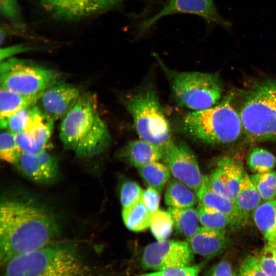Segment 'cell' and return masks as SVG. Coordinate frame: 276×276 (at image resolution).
I'll return each mask as SVG.
<instances>
[{"label":"cell","instance_id":"cell-6","mask_svg":"<svg viewBox=\"0 0 276 276\" xmlns=\"http://www.w3.org/2000/svg\"><path fill=\"white\" fill-rule=\"evenodd\" d=\"M121 100L141 139L163 148L172 140L170 124L151 86L123 96Z\"/></svg>","mask_w":276,"mask_h":276},{"label":"cell","instance_id":"cell-12","mask_svg":"<svg viewBox=\"0 0 276 276\" xmlns=\"http://www.w3.org/2000/svg\"><path fill=\"white\" fill-rule=\"evenodd\" d=\"M125 0H40L44 9L54 17L76 20L105 12Z\"/></svg>","mask_w":276,"mask_h":276},{"label":"cell","instance_id":"cell-18","mask_svg":"<svg viewBox=\"0 0 276 276\" xmlns=\"http://www.w3.org/2000/svg\"><path fill=\"white\" fill-rule=\"evenodd\" d=\"M118 155L130 165L141 168L163 158L164 148L141 139L128 143Z\"/></svg>","mask_w":276,"mask_h":276},{"label":"cell","instance_id":"cell-16","mask_svg":"<svg viewBox=\"0 0 276 276\" xmlns=\"http://www.w3.org/2000/svg\"><path fill=\"white\" fill-rule=\"evenodd\" d=\"M15 165L25 176L41 183L53 181L58 173L57 160L45 150L37 154L22 153Z\"/></svg>","mask_w":276,"mask_h":276},{"label":"cell","instance_id":"cell-35","mask_svg":"<svg viewBox=\"0 0 276 276\" xmlns=\"http://www.w3.org/2000/svg\"><path fill=\"white\" fill-rule=\"evenodd\" d=\"M203 263L183 267H175L143 274L139 276H198Z\"/></svg>","mask_w":276,"mask_h":276},{"label":"cell","instance_id":"cell-11","mask_svg":"<svg viewBox=\"0 0 276 276\" xmlns=\"http://www.w3.org/2000/svg\"><path fill=\"white\" fill-rule=\"evenodd\" d=\"M163 158L175 179L196 192L198 190L203 176L195 154L186 143L171 140L164 147Z\"/></svg>","mask_w":276,"mask_h":276},{"label":"cell","instance_id":"cell-17","mask_svg":"<svg viewBox=\"0 0 276 276\" xmlns=\"http://www.w3.org/2000/svg\"><path fill=\"white\" fill-rule=\"evenodd\" d=\"M194 253L204 258H214L228 246L230 239L226 231L199 227L196 233L188 239Z\"/></svg>","mask_w":276,"mask_h":276},{"label":"cell","instance_id":"cell-10","mask_svg":"<svg viewBox=\"0 0 276 276\" xmlns=\"http://www.w3.org/2000/svg\"><path fill=\"white\" fill-rule=\"evenodd\" d=\"M190 14L201 17L209 23L229 30L231 24L219 13L214 0H166L155 14L142 21L137 27L139 34H144L158 21L170 15Z\"/></svg>","mask_w":276,"mask_h":276},{"label":"cell","instance_id":"cell-34","mask_svg":"<svg viewBox=\"0 0 276 276\" xmlns=\"http://www.w3.org/2000/svg\"><path fill=\"white\" fill-rule=\"evenodd\" d=\"M34 105L20 109L9 117L7 120L6 129L14 134L22 131L29 121Z\"/></svg>","mask_w":276,"mask_h":276},{"label":"cell","instance_id":"cell-26","mask_svg":"<svg viewBox=\"0 0 276 276\" xmlns=\"http://www.w3.org/2000/svg\"><path fill=\"white\" fill-rule=\"evenodd\" d=\"M151 215L141 200L129 208L123 209L122 212L125 225L135 232H142L149 227Z\"/></svg>","mask_w":276,"mask_h":276},{"label":"cell","instance_id":"cell-36","mask_svg":"<svg viewBox=\"0 0 276 276\" xmlns=\"http://www.w3.org/2000/svg\"><path fill=\"white\" fill-rule=\"evenodd\" d=\"M239 271L241 276H267L260 265L257 255L246 256L240 265Z\"/></svg>","mask_w":276,"mask_h":276},{"label":"cell","instance_id":"cell-39","mask_svg":"<svg viewBox=\"0 0 276 276\" xmlns=\"http://www.w3.org/2000/svg\"><path fill=\"white\" fill-rule=\"evenodd\" d=\"M234 274L230 262L222 259L213 266L206 276H233Z\"/></svg>","mask_w":276,"mask_h":276},{"label":"cell","instance_id":"cell-41","mask_svg":"<svg viewBox=\"0 0 276 276\" xmlns=\"http://www.w3.org/2000/svg\"><path fill=\"white\" fill-rule=\"evenodd\" d=\"M233 276H241V275H240V274H237L236 273H234Z\"/></svg>","mask_w":276,"mask_h":276},{"label":"cell","instance_id":"cell-20","mask_svg":"<svg viewBox=\"0 0 276 276\" xmlns=\"http://www.w3.org/2000/svg\"><path fill=\"white\" fill-rule=\"evenodd\" d=\"M42 93L35 95L20 94L2 86L0 89V125L5 129L8 118L20 109L34 105Z\"/></svg>","mask_w":276,"mask_h":276},{"label":"cell","instance_id":"cell-21","mask_svg":"<svg viewBox=\"0 0 276 276\" xmlns=\"http://www.w3.org/2000/svg\"><path fill=\"white\" fill-rule=\"evenodd\" d=\"M262 198L251 182L248 174L244 171L234 200L246 224L254 212L261 204Z\"/></svg>","mask_w":276,"mask_h":276},{"label":"cell","instance_id":"cell-30","mask_svg":"<svg viewBox=\"0 0 276 276\" xmlns=\"http://www.w3.org/2000/svg\"><path fill=\"white\" fill-rule=\"evenodd\" d=\"M262 200L269 201L276 199V172L257 173L249 176Z\"/></svg>","mask_w":276,"mask_h":276},{"label":"cell","instance_id":"cell-2","mask_svg":"<svg viewBox=\"0 0 276 276\" xmlns=\"http://www.w3.org/2000/svg\"><path fill=\"white\" fill-rule=\"evenodd\" d=\"M71 243L49 244L21 254L4 266L1 276H101Z\"/></svg>","mask_w":276,"mask_h":276},{"label":"cell","instance_id":"cell-24","mask_svg":"<svg viewBox=\"0 0 276 276\" xmlns=\"http://www.w3.org/2000/svg\"><path fill=\"white\" fill-rule=\"evenodd\" d=\"M168 211L172 217L174 227L182 236L189 239L199 229V221L197 209L193 207L184 209L169 207Z\"/></svg>","mask_w":276,"mask_h":276},{"label":"cell","instance_id":"cell-23","mask_svg":"<svg viewBox=\"0 0 276 276\" xmlns=\"http://www.w3.org/2000/svg\"><path fill=\"white\" fill-rule=\"evenodd\" d=\"M191 189L181 181L172 179L168 182L165 201L170 208L184 209L193 207L198 199Z\"/></svg>","mask_w":276,"mask_h":276},{"label":"cell","instance_id":"cell-7","mask_svg":"<svg viewBox=\"0 0 276 276\" xmlns=\"http://www.w3.org/2000/svg\"><path fill=\"white\" fill-rule=\"evenodd\" d=\"M170 83L176 102L192 111L205 109L216 105L222 94L220 79L216 73L178 72L167 68L155 54Z\"/></svg>","mask_w":276,"mask_h":276},{"label":"cell","instance_id":"cell-27","mask_svg":"<svg viewBox=\"0 0 276 276\" xmlns=\"http://www.w3.org/2000/svg\"><path fill=\"white\" fill-rule=\"evenodd\" d=\"M139 172L142 179L149 187L159 192L163 190L170 176V171L167 165L158 162L139 168Z\"/></svg>","mask_w":276,"mask_h":276},{"label":"cell","instance_id":"cell-5","mask_svg":"<svg viewBox=\"0 0 276 276\" xmlns=\"http://www.w3.org/2000/svg\"><path fill=\"white\" fill-rule=\"evenodd\" d=\"M239 115L248 141L276 142V81L266 80L253 86Z\"/></svg>","mask_w":276,"mask_h":276},{"label":"cell","instance_id":"cell-19","mask_svg":"<svg viewBox=\"0 0 276 276\" xmlns=\"http://www.w3.org/2000/svg\"><path fill=\"white\" fill-rule=\"evenodd\" d=\"M196 195L200 204L228 216L239 227L246 224L235 202L212 191L206 185L204 179L201 187L196 192Z\"/></svg>","mask_w":276,"mask_h":276},{"label":"cell","instance_id":"cell-14","mask_svg":"<svg viewBox=\"0 0 276 276\" xmlns=\"http://www.w3.org/2000/svg\"><path fill=\"white\" fill-rule=\"evenodd\" d=\"M244 171L237 159L225 156L218 160L215 170L203 179L212 191L234 201Z\"/></svg>","mask_w":276,"mask_h":276},{"label":"cell","instance_id":"cell-4","mask_svg":"<svg viewBox=\"0 0 276 276\" xmlns=\"http://www.w3.org/2000/svg\"><path fill=\"white\" fill-rule=\"evenodd\" d=\"M232 97L209 108L192 111L179 122L182 132L211 145H224L237 140L243 132L239 113L233 106Z\"/></svg>","mask_w":276,"mask_h":276},{"label":"cell","instance_id":"cell-29","mask_svg":"<svg viewBox=\"0 0 276 276\" xmlns=\"http://www.w3.org/2000/svg\"><path fill=\"white\" fill-rule=\"evenodd\" d=\"M173 226V220L169 211L158 210L152 214L149 227L157 241L167 240L171 234Z\"/></svg>","mask_w":276,"mask_h":276},{"label":"cell","instance_id":"cell-33","mask_svg":"<svg viewBox=\"0 0 276 276\" xmlns=\"http://www.w3.org/2000/svg\"><path fill=\"white\" fill-rule=\"evenodd\" d=\"M267 276H276V243H266L257 255Z\"/></svg>","mask_w":276,"mask_h":276},{"label":"cell","instance_id":"cell-31","mask_svg":"<svg viewBox=\"0 0 276 276\" xmlns=\"http://www.w3.org/2000/svg\"><path fill=\"white\" fill-rule=\"evenodd\" d=\"M14 134L7 130L0 134V157L9 164H15L22 153Z\"/></svg>","mask_w":276,"mask_h":276},{"label":"cell","instance_id":"cell-13","mask_svg":"<svg viewBox=\"0 0 276 276\" xmlns=\"http://www.w3.org/2000/svg\"><path fill=\"white\" fill-rule=\"evenodd\" d=\"M54 119L35 105L25 129L14 133L22 153L37 154L44 150L51 136Z\"/></svg>","mask_w":276,"mask_h":276},{"label":"cell","instance_id":"cell-25","mask_svg":"<svg viewBox=\"0 0 276 276\" xmlns=\"http://www.w3.org/2000/svg\"><path fill=\"white\" fill-rule=\"evenodd\" d=\"M197 210L199 221L202 226L224 231L239 227L237 223L228 216L200 203Z\"/></svg>","mask_w":276,"mask_h":276},{"label":"cell","instance_id":"cell-3","mask_svg":"<svg viewBox=\"0 0 276 276\" xmlns=\"http://www.w3.org/2000/svg\"><path fill=\"white\" fill-rule=\"evenodd\" d=\"M59 136L63 145L80 158H91L104 151L111 137L97 109L95 96L84 93L62 119Z\"/></svg>","mask_w":276,"mask_h":276},{"label":"cell","instance_id":"cell-9","mask_svg":"<svg viewBox=\"0 0 276 276\" xmlns=\"http://www.w3.org/2000/svg\"><path fill=\"white\" fill-rule=\"evenodd\" d=\"M194 252L188 242L165 240L145 247L141 264L145 269L156 271L192 265Z\"/></svg>","mask_w":276,"mask_h":276},{"label":"cell","instance_id":"cell-28","mask_svg":"<svg viewBox=\"0 0 276 276\" xmlns=\"http://www.w3.org/2000/svg\"><path fill=\"white\" fill-rule=\"evenodd\" d=\"M247 163L255 174L264 173L273 171L276 167V157L266 149L255 147L250 151Z\"/></svg>","mask_w":276,"mask_h":276},{"label":"cell","instance_id":"cell-40","mask_svg":"<svg viewBox=\"0 0 276 276\" xmlns=\"http://www.w3.org/2000/svg\"><path fill=\"white\" fill-rule=\"evenodd\" d=\"M28 50H29V48L23 47L22 45H15L1 49V60L2 61L3 59L13 55V54L26 52Z\"/></svg>","mask_w":276,"mask_h":276},{"label":"cell","instance_id":"cell-32","mask_svg":"<svg viewBox=\"0 0 276 276\" xmlns=\"http://www.w3.org/2000/svg\"><path fill=\"white\" fill-rule=\"evenodd\" d=\"M143 190L135 181L126 180L121 186L120 199L123 209L129 208L141 200Z\"/></svg>","mask_w":276,"mask_h":276},{"label":"cell","instance_id":"cell-8","mask_svg":"<svg viewBox=\"0 0 276 276\" xmlns=\"http://www.w3.org/2000/svg\"><path fill=\"white\" fill-rule=\"evenodd\" d=\"M1 86L25 95H35L58 82L56 71L15 58L1 61Z\"/></svg>","mask_w":276,"mask_h":276},{"label":"cell","instance_id":"cell-37","mask_svg":"<svg viewBox=\"0 0 276 276\" xmlns=\"http://www.w3.org/2000/svg\"><path fill=\"white\" fill-rule=\"evenodd\" d=\"M141 201L151 214L154 213L158 210L160 202L159 191L149 187L143 191Z\"/></svg>","mask_w":276,"mask_h":276},{"label":"cell","instance_id":"cell-15","mask_svg":"<svg viewBox=\"0 0 276 276\" xmlns=\"http://www.w3.org/2000/svg\"><path fill=\"white\" fill-rule=\"evenodd\" d=\"M80 96L77 87L59 82L43 91L39 100L41 109L55 120L63 119L77 103Z\"/></svg>","mask_w":276,"mask_h":276},{"label":"cell","instance_id":"cell-1","mask_svg":"<svg viewBox=\"0 0 276 276\" xmlns=\"http://www.w3.org/2000/svg\"><path fill=\"white\" fill-rule=\"evenodd\" d=\"M59 232L57 220L45 210L16 200L2 201L1 266L15 257L49 245Z\"/></svg>","mask_w":276,"mask_h":276},{"label":"cell","instance_id":"cell-22","mask_svg":"<svg viewBox=\"0 0 276 276\" xmlns=\"http://www.w3.org/2000/svg\"><path fill=\"white\" fill-rule=\"evenodd\" d=\"M252 217L266 243H276V199L261 203Z\"/></svg>","mask_w":276,"mask_h":276},{"label":"cell","instance_id":"cell-38","mask_svg":"<svg viewBox=\"0 0 276 276\" xmlns=\"http://www.w3.org/2000/svg\"><path fill=\"white\" fill-rule=\"evenodd\" d=\"M0 12L5 18L17 20L20 14L18 0H0Z\"/></svg>","mask_w":276,"mask_h":276}]
</instances>
